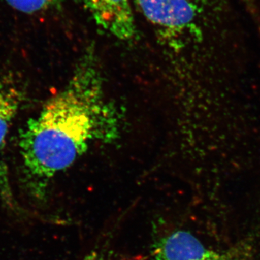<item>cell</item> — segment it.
I'll list each match as a JSON object with an SVG mask.
<instances>
[{
  "instance_id": "obj_2",
  "label": "cell",
  "mask_w": 260,
  "mask_h": 260,
  "mask_svg": "<svg viewBox=\"0 0 260 260\" xmlns=\"http://www.w3.org/2000/svg\"><path fill=\"white\" fill-rule=\"evenodd\" d=\"M142 13L165 37L179 39L197 32L205 0H135Z\"/></svg>"
},
{
  "instance_id": "obj_4",
  "label": "cell",
  "mask_w": 260,
  "mask_h": 260,
  "mask_svg": "<svg viewBox=\"0 0 260 260\" xmlns=\"http://www.w3.org/2000/svg\"><path fill=\"white\" fill-rule=\"evenodd\" d=\"M23 94L12 82L0 78V197L9 208L15 205L9 171L5 159L7 138L22 102Z\"/></svg>"
},
{
  "instance_id": "obj_7",
  "label": "cell",
  "mask_w": 260,
  "mask_h": 260,
  "mask_svg": "<svg viewBox=\"0 0 260 260\" xmlns=\"http://www.w3.org/2000/svg\"><path fill=\"white\" fill-rule=\"evenodd\" d=\"M83 260H111L107 256L99 251H93L90 254L85 256Z\"/></svg>"
},
{
  "instance_id": "obj_6",
  "label": "cell",
  "mask_w": 260,
  "mask_h": 260,
  "mask_svg": "<svg viewBox=\"0 0 260 260\" xmlns=\"http://www.w3.org/2000/svg\"><path fill=\"white\" fill-rule=\"evenodd\" d=\"M12 8L25 13H34L47 9L54 0H5Z\"/></svg>"
},
{
  "instance_id": "obj_3",
  "label": "cell",
  "mask_w": 260,
  "mask_h": 260,
  "mask_svg": "<svg viewBox=\"0 0 260 260\" xmlns=\"http://www.w3.org/2000/svg\"><path fill=\"white\" fill-rule=\"evenodd\" d=\"M251 248L240 244L224 251L206 247L192 234L179 230L155 242L152 260H251Z\"/></svg>"
},
{
  "instance_id": "obj_1",
  "label": "cell",
  "mask_w": 260,
  "mask_h": 260,
  "mask_svg": "<svg viewBox=\"0 0 260 260\" xmlns=\"http://www.w3.org/2000/svg\"><path fill=\"white\" fill-rule=\"evenodd\" d=\"M104 112L99 87L80 72L51 99L20 135L23 184L32 199H45L56 174L71 167L99 133Z\"/></svg>"
},
{
  "instance_id": "obj_5",
  "label": "cell",
  "mask_w": 260,
  "mask_h": 260,
  "mask_svg": "<svg viewBox=\"0 0 260 260\" xmlns=\"http://www.w3.org/2000/svg\"><path fill=\"white\" fill-rule=\"evenodd\" d=\"M89 13L101 28L118 39L135 35L134 15L130 0H84Z\"/></svg>"
}]
</instances>
